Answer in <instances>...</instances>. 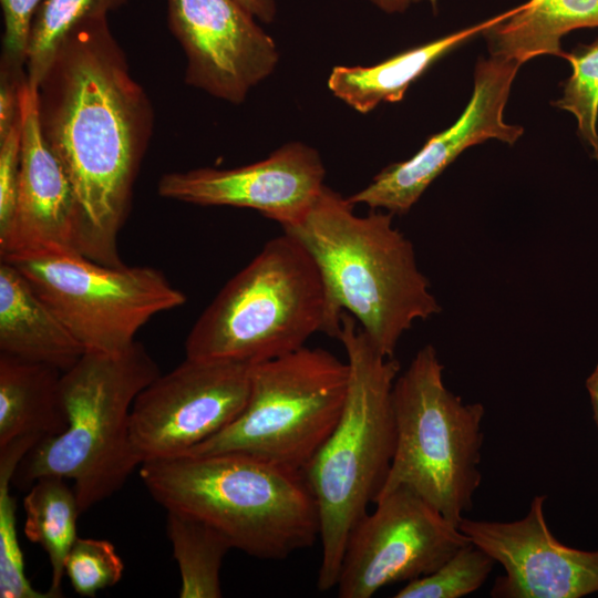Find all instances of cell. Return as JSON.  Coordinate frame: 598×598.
<instances>
[{"label": "cell", "instance_id": "1", "mask_svg": "<svg viewBox=\"0 0 598 598\" xmlns=\"http://www.w3.org/2000/svg\"><path fill=\"white\" fill-rule=\"evenodd\" d=\"M38 92L42 133L74 192L81 254L121 266L117 238L154 113L107 17L84 20L66 34Z\"/></svg>", "mask_w": 598, "mask_h": 598}, {"label": "cell", "instance_id": "2", "mask_svg": "<svg viewBox=\"0 0 598 598\" xmlns=\"http://www.w3.org/2000/svg\"><path fill=\"white\" fill-rule=\"evenodd\" d=\"M348 197L324 186L308 213L282 230L316 261L326 290V334L337 338L343 311L359 322L373 347L394 358L415 321L442 308L420 270L411 240L393 226V214L353 210Z\"/></svg>", "mask_w": 598, "mask_h": 598}, {"label": "cell", "instance_id": "3", "mask_svg": "<svg viewBox=\"0 0 598 598\" xmlns=\"http://www.w3.org/2000/svg\"><path fill=\"white\" fill-rule=\"evenodd\" d=\"M152 497L219 530L258 559L282 560L320 537L319 513L302 471L243 453L177 455L140 465Z\"/></svg>", "mask_w": 598, "mask_h": 598}, {"label": "cell", "instance_id": "4", "mask_svg": "<svg viewBox=\"0 0 598 598\" xmlns=\"http://www.w3.org/2000/svg\"><path fill=\"white\" fill-rule=\"evenodd\" d=\"M337 339L349 367L344 408L336 427L302 471L319 513L320 591L337 585L348 538L383 489L396 437L392 389L400 362L381 354L346 311Z\"/></svg>", "mask_w": 598, "mask_h": 598}, {"label": "cell", "instance_id": "5", "mask_svg": "<svg viewBox=\"0 0 598 598\" xmlns=\"http://www.w3.org/2000/svg\"><path fill=\"white\" fill-rule=\"evenodd\" d=\"M159 374L137 341L114 353L85 351L61 377L66 427L27 453L13 485L30 488L43 476L71 480L81 514L111 497L141 465L131 441V410Z\"/></svg>", "mask_w": 598, "mask_h": 598}, {"label": "cell", "instance_id": "6", "mask_svg": "<svg viewBox=\"0 0 598 598\" xmlns=\"http://www.w3.org/2000/svg\"><path fill=\"white\" fill-rule=\"evenodd\" d=\"M327 299L309 251L283 231L220 289L189 331L187 358L257 364L326 332Z\"/></svg>", "mask_w": 598, "mask_h": 598}, {"label": "cell", "instance_id": "7", "mask_svg": "<svg viewBox=\"0 0 598 598\" xmlns=\"http://www.w3.org/2000/svg\"><path fill=\"white\" fill-rule=\"evenodd\" d=\"M443 371L435 348L426 344L395 379V450L379 497L405 486L458 526L482 482L485 408L448 390Z\"/></svg>", "mask_w": 598, "mask_h": 598}, {"label": "cell", "instance_id": "8", "mask_svg": "<svg viewBox=\"0 0 598 598\" xmlns=\"http://www.w3.org/2000/svg\"><path fill=\"white\" fill-rule=\"evenodd\" d=\"M348 386L347 361L322 348L254 364L240 414L182 455L243 453L303 471L336 427Z\"/></svg>", "mask_w": 598, "mask_h": 598}, {"label": "cell", "instance_id": "9", "mask_svg": "<svg viewBox=\"0 0 598 598\" xmlns=\"http://www.w3.org/2000/svg\"><path fill=\"white\" fill-rule=\"evenodd\" d=\"M3 261L28 278L85 351H123L153 317L187 300L163 271L148 266H109L78 252Z\"/></svg>", "mask_w": 598, "mask_h": 598}, {"label": "cell", "instance_id": "10", "mask_svg": "<svg viewBox=\"0 0 598 598\" xmlns=\"http://www.w3.org/2000/svg\"><path fill=\"white\" fill-rule=\"evenodd\" d=\"M351 532L337 581L340 598H370L441 567L470 539L414 491L399 486Z\"/></svg>", "mask_w": 598, "mask_h": 598}, {"label": "cell", "instance_id": "11", "mask_svg": "<svg viewBox=\"0 0 598 598\" xmlns=\"http://www.w3.org/2000/svg\"><path fill=\"white\" fill-rule=\"evenodd\" d=\"M252 365L186 357L146 385L130 416L141 464L182 455L229 425L247 403Z\"/></svg>", "mask_w": 598, "mask_h": 598}, {"label": "cell", "instance_id": "12", "mask_svg": "<svg viewBox=\"0 0 598 598\" xmlns=\"http://www.w3.org/2000/svg\"><path fill=\"white\" fill-rule=\"evenodd\" d=\"M171 32L186 55L185 82L243 103L276 69L274 39L236 0H167Z\"/></svg>", "mask_w": 598, "mask_h": 598}, {"label": "cell", "instance_id": "13", "mask_svg": "<svg viewBox=\"0 0 598 598\" xmlns=\"http://www.w3.org/2000/svg\"><path fill=\"white\" fill-rule=\"evenodd\" d=\"M520 65L498 56L481 58L475 68L472 97L457 121L432 135L409 159L384 167L370 184L349 196V200L404 215L464 150L491 138L514 144L524 130L507 124L503 114Z\"/></svg>", "mask_w": 598, "mask_h": 598}, {"label": "cell", "instance_id": "14", "mask_svg": "<svg viewBox=\"0 0 598 598\" xmlns=\"http://www.w3.org/2000/svg\"><path fill=\"white\" fill-rule=\"evenodd\" d=\"M324 177L317 150L290 142L249 165L166 173L157 192L164 198L194 205L250 208L283 229L305 217L326 186Z\"/></svg>", "mask_w": 598, "mask_h": 598}, {"label": "cell", "instance_id": "15", "mask_svg": "<svg viewBox=\"0 0 598 598\" xmlns=\"http://www.w3.org/2000/svg\"><path fill=\"white\" fill-rule=\"evenodd\" d=\"M545 501L536 495L517 520L464 516L460 522V530L504 569L491 589L493 598H580L598 591V550L560 543L546 522Z\"/></svg>", "mask_w": 598, "mask_h": 598}, {"label": "cell", "instance_id": "16", "mask_svg": "<svg viewBox=\"0 0 598 598\" xmlns=\"http://www.w3.org/2000/svg\"><path fill=\"white\" fill-rule=\"evenodd\" d=\"M21 163L11 221L0 235V258L81 254L80 219L71 182L42 133L38 87L25 79L20 99ZM82 255V254H81Z\"/></svg>", "mask_w": 598, "mask_h": 598}, {"label": "cell", "instance_id": "17", "mask_svg": "<svg viewBox=\"0 0 598 598\" xmlns=\"http://www.w3.org/2000/svg\"><path fill=\"white\" fill-rule=\"evenodd\" d=\"M84 352L28 278L0 260V353L65 372Z\"/></svg>", "mask_w": 598, "mask_h": 598}, {"label": "cell", "instance_id": "18", "mask_svg": "<svg viewBox=\"0 0 598 598\" xmlns=\"http://www.w3.org/2000/svg\"><path fill=\"white\" fill-rule=\"evenodd\" d=\"M508 13L402 51L374 65H336L329 74L328 87L336 97L361 114L373 111L381 103L400 102L409 86L437 60L483 34Z\"/></svg>", "mask_w": 598, "mask_h": 598}, {"label": "cell", "instance_id": "19", "mask_svg": "<svg viewBox=\"0 0 598 598\" xmlns=\"http://www.w3.org/2000/svg\"><path fill=\"white\" fill-rule=\"evenodd\" d=\"M62 373L44 363L0 353V447L19 437L43 440L64 431Z\"/></svg>", "mask_w": 598, "mask_h": 598}, {"label": "cell", "instance_id": "20", "mask_svg": "<svg viewBox=\"0 0 598 598\" xmlns=\"http://www.w3.org/2000/svg\"><path fill=\"white\" fill-rule=\"evenodd\" d=\"M598 27V0H529L483 32L492 56L519 64L538 55L567 59L561 38Z\"/></svg>", "mask_w": 598, "mask_h": 598}, {"label": "cell", "instance_id": "21", "mask_svg": "<svg viewBox=\"0 0 598 598\" xmlns=\"http://www.w3.org/2000/svg\"><path fill=\"white\" fill-rule=\"evenodd\" d=\"M24 534L47 553L52 576L49 594L62 597V579L66 556L78 538L76 522L81 515L73 487L65 478L43 476L29 488L23 499Z\"/></svg>", "mask_w": 598, "mask_h": 598}, {"label": "cell", "instance_id": "22", "mask_svg": "<svg viewBox=\"0 0 598 598\" xmlns=\"http://www.w3.org/2000/svg\"><path fill=\"white\" fill-rule=\"evenodd\" d=\"M166 532L181 575V598H220V569L229 540L186 513L168 509Z\"/></svg>", "mask_w": 598, "mask_h": 598}, {"label": "cell", "instance_id": "23", "mask_svg": "<svg viewBox=\"0 0 598 598\" xmlns=\"http://www.w3.org/2000/svg\"><path fill=\"white\" fill-rule=\"evenodd\" d=\"M40 442L34 436L19 437L0 447V597L52 598L33 588L24 571L23 554L16 525V501L11 495L13 476L21 460Z\"/></svg>", "mask_w": 598, "mask_h": 598}, {"label": "cell", "instance_id": "24", "mask_svg": "<svg viewBox=\"0 0 598 598\" xmlns=\"http://www.w3.org/2000/svg\"><path fill=\"white\" fill-rule=\"evenodd\" d=\"M127 0H42L32 20L25 73L39 86L66 34L80 22L107 17Z\"/></svg>", "mask_w": 598, "mask_h": 598}, {"label": "cell", "instance_id": "25", "mask_svg": "<svg viewBox=\"0 0 598 598\" xmlns=\"http://www.w3.org/2000/svg\"><path fill=\"white\" fill-rule=\"evenodd\" d=\"M494 564L487 553L470 540L436 570L406 582L394 597L461 598L483 586Z\"/></svg>", "mask_w": 598, "mask_h": 598}, {"label": "cell", "instance_id": "26", "mask_svg": "<svg viewBox=\"0 0 598 598\" xmlns=\"http://www.w3.org/2000/svg\"><path fill=\"white\" fill-rule=\"evenodd\" d=\"M566 60L570 62L573 73L564 84L561 97L553 105L575 115L578 133L598 162V39L576 48Z\"/></svg>", "mask_w": 598, "mask_h": 598}, {"label": "cell", "instance_id": "27", "mask_svg": "<svg viewBox=\"0 0 598 598\" xmlns=\"http://www.w3.org/2000/svg\"><path fill=\"white\" fill-rule=\"evenodd\" d=\"M123 571L122 558L106 539L78 537L64 564V576L83 597H94L97 591L116 585Z\"/></svg>", "mask_w": 598, "mask_h": 598}, {"label": "cell", "instance_id": "28", "mask_svg": "<svg viewBox=\"0 0 598 598\" xmlns=\"http://www.w3.org/2000/svg\"><path fill=\"white\" fill-rule=\"evenodd\" d=\"M42 0H0L3 18L1 62L25 69L33 17Z\"/></svg>", "mask_w": 598, "mask_h": 598}, {"label": "cell", "instance_id": "29", "mask_svg": "<svg viewBox=\"0 0 598 598\" xmlns=\"http://www.w3.org/2000/svg\"><path fill=\"white\" fill-rule=\"evenodd\" d=\"M21 163V113L19 121L0 140V235L13 215Z\"/></svg>", "mask_w": 598, "mask_h": 598}, {"label": "cell", "instance_id": "30", "mask_svg": "<svg viewBox=\"0 0 598 598\" xmlns=\"http://www.w3.org/2000/svg\"><path fill=\"white\" fill-rule=\"evenodd\" d=\"M256 20L270 23L275 20L277 8L275 0H236Z\"/></svg>", "mask_w": 598, "mask_h": 598}, {"label": "cell", "instance_id": "31", "mask_svg": "<svg viewBox=\"0 0 598 598\" xmlns=\"http://www.w3.org/2000/svg\"><path fill=\"white\" fill-rule=\"evenodd\" d=\"M385 13H403L416 0H368Z\"/></svg>", "mask_w": 598, "mask_h": 598}, {"label": "cell", "instance_id": "32", "mask_svg": "<svg viewBox=\"0 0 598 598\" xmlns=\"http://www.w3.org/2000/svg\"><path fill=\"white\" fill-rule=\"evenodd\" d=\"M586 388L588 390L591 402L594 420L598 426V364L596 365L591 374L587 378Z\"/></svg>", "mask_w": 598, "mask_h": 598}]
</instances>
